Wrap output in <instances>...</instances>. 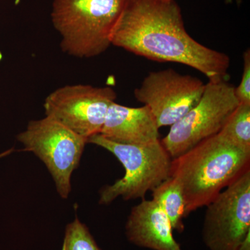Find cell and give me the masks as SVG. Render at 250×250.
Here are the masks:
<instances>
[{
    "label": "cell",
    "mask_w": 250,
    "mask_h": 250,
    "mask_svg": "<svg viewBox=\"0 0 250 250\" xmlns=\"http://www.w3.org/2000/svg\"><path fill=\"white\" fill-rule=\"evenodd\" d=\"M111 45L157 62L191 67L209 82H228L230 59L188 34L174 0H125Z\"/></svg>",
    "instance_id": "1"
},
{
    "label": "cell",
    "mask_w": 250,
    "mask_h": 250,
    "mask_svg": "<svg viewBox=\"0 0 250 250\" xmlns=\"http://www.w3.org/2000/svg\"><path fill=\"white\" fill-rule=\"evenodd\" d=\"M250 152L217 134L172 160L170 177L183 192L187 217L206 207L249 168Z\"/></svg>",
    "instance_id": "2"
},
{
    "label": "cell",
    "mask_w": 250,
    "mask_h": 250,
    "mask_svg": "<svg viewBox=\"0 0 250 250\" xmlns=\"http://www.w3.org/2000/svg\"><path fill=\"white\" fill-rule=\"evenodd\" d=\"M125 0H54L52 22L61 36L62 52L91 58L111 45L113 29Z\"/></svg>",
    "instance_id": "3"
},
{
    "label": "cell",
    "mask_w": 250,
    "mask_h": 250,
    "mask_svg": "<svg viewBox=\"0 0 250 250\" xmlns=\"http://www.w3.org/2000/svg\"><path fill=\"white\" fill-rule=\"evenodd\" d=\"M88 143L96 145L112 153L123 164L125 174L112 185L100 191V204L108 205L118 197L124 200L144 199L159 184L170 177L172 158L161 142L142 146L122 144L94 135Z\"/></svg>",
    "instance_id": "4"
},
{
    "label": "cell",
    "mask_w": 250,
    "mask_h": 250,
    "mask_svg": "<svg viewBox=\"0 0 250 250\" xmlns=\"http://www.w3.org/2000/svg\"><path fill=\"white\" fill-rule=\"evenodd\" d=\"M24 150L34 153L48 169L59 195L67 199L71 191V176L78 167L87 140L52 117L28 123L18 135Z\"/></svg>",
    "instance_id": "5"
},
{
    "label": "cell",
    "mask_w": 250,
    "mask_h": 250,
    "mask_svg": "<svg viewBox=\"0 0 250 250\" xmlns=\"http://www.w3.org/2000/svg\"><path fill=\"white\" fill-rule=\"evenodd\" d=\"M234 90L235 87L226 81H208L200 102L172 125L168 134L161 141L172 159L220 132L239 104Z\"/></svg>",
    "instance_id": "6"
},
{
    "label": "cell",
    "mask_w": 250,
    "mask_h": 250,
    "mask_svg": "<svg viewBox=\"0 0 250 250\" xmlns=\"http://www.w3.org/2000/svg\"><path fill=\"white\" fill-rule=\"evenodd\" d=\"M202 240L209 250H236L250 231V168L206 206Z\"/></svg>",
    "instance_id": "7"
},
{
    "label": "cell",
    "mask_w": 250,
    "mask_h": 250,
    "mask_svg": "<svg viewBox=\"0 0 250 250\" xmlns=\"http://www.w3.org/2000/svg\"><path fill=\"white\" fill-rule=\"evenodd\" d=\"M111 87L67 85L45 98V115L52 117L87 140L100 134L108 108L116 101Z\"/></svg>",
    "instance_id": "8"
},
{
    "label": "cell",
    "mask_w": 250,
    "mask_h": 250,
    "mask_svg": "<svg viewBox=\"0 0 250 250\" xmlns=\"http://www.w3.org/2000/svg\"><path fill=\"white\" fill-rule=\"evenodd\" d=\"M205 86L197 77L167 69L148 74L134 96L149 108L161 128L172 126L197 105Z\"/></svg>",
    "instance_id": "9"
},
{
    "label": "cell",
    "mask_w": 250,
    "mask_h": 250,
    "mask_svg": "<svg viewBox=\"0 0 250 250\" xmlns=\"http://www.w3.org/2000/svg\"><path fill=\"white\" fill-rule=\"evenodd\" d=\"M126 235L135 246L153 250H182L173 236L167 215L154 200H145L131 208Z\"/></svg>",
    "instance_id": "10"
},
{
    "label": "cell",
    "mask_w": 250,
    "mask_h": 250,
    "mask_svg": "<svg viewBox=\"0 0 250 250\" xmlns=\"http://www.w3.org/2000/svg\"><path fill=\"white\" fill-rule=\"evenodd\" d=\"M159 129L155 117L146 105L131 108L111 104L108 108L100 134L122 144H149L159 141Z\"/></svg>",
    "instance_id": "11"
},
{
    "label": "cell",
    "mask_w": 250,
    "mask_h": 250,
    "mask_svg": "<svg viewBox=\"0 0 250 250\" xmlns=\"http://www.w3.org/2000/svg\"><path fill=\"white\" fill-rule=\"evenodd\" d=\"M152 200L164 210L170 220L172 229L183 232V220L187 218L183 192L172 177L164 181L152 191Z\"/></svg>",
    "instance_id": "12"
},
{
    "label": "cell",
    "mask_w": 250,
    "mask_h": 250,
    "mask_svg": "<svg viewBox=\"0 0 250 250\" xmlns=\"http://www.w3.org/2000/svg\"><path fill=\"white\" fill-rule=\"evenodd\" d=\"M218 134L233 146L250 152V103H239Z\"/></svg>",
    "instance_id": "13"
},
{
    "label": "cell",
    "mask_w": 250,
    "mask_h": 250,
    "mask_svg": "<svg viewBox=\"0 0 250 250\" xmlns=\"http://www.w3.org/2000/svg\"><path fill=\"white\" fill-rule=\"evenodd\" d=\"M62 250H101L78 218L67 225Z\"/></svg>",
    "instance_id": "14"
},
{
    "label": "cell",
    "mask_w": 250,
    "mask_h": 250,
    "mask_svg": "<svg viewBox=\"0 0 250 250\" xmlns=\"http://www.w3.org/2000/svg\"><path fill=\"white\" fill-rule=\"evenodd\" d=\"M243 75L241 83L235 88V95L239 103H250V50L247 49L243 54Z\"/></svg>",
    "instance_id": "15"
},
{
    "label": "cell",
    "mask_w": 250,
    "mask_h": 250,
    "mask_svg": "<svg viewBox=\"0 0 250 250\" xmlns=\"http://www.w3.org/2000/svg\"><path fill=\"white\" fill-rule=\"evenodd\" d=\"M236 250H250V231L248 232L246 238L243 239Z\"/></svg>",
    "instance_id": "16"
},
{
    "label": "cell",
    "mask_w": 250,
    "mask_h": 250,
    "mask_svg": "<svg viewBox=\"0 0 250 250\" xmlns=\"http://www.w3.org/2000/svg\"><path fill=\"white\" fill-rule=\"evenodd\" d=\"M14 149H13L12 148V149H8V150L5 151V152H4L1 153V154H0V159H1V158L5 157V156L9 155V154H11V153L14 152Z\"/></svg>",
    "instance_id": "17"
},
{
    "label": "cell",
    "mask_w": 250,
    "mask_h": 250,
    "mask_svg": "<svg viewBox=\"0 0 250 250\" xmlns=\"http://www.w3.org/2000/svg\"><path fill=\"white\" fill-rule=\"evenodd\" d=\"M237 1V2L238 3V4H239L240 2H241V0H236ZM226 1L227 2H228V3H231V2H232V0H226Z\"/></svg>",
    "instance_id": "18"
}]
</instances>
